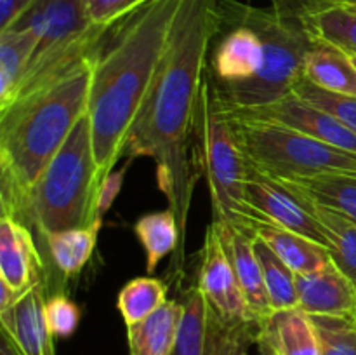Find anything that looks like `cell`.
<instances>
[{"instance_id": "74e56055", "label": "cell", "mask_w": 356, "mask_h": 355, "mask_svg": "<svg viewBox=\"0 0 356 355\" xmlns=\"http://www.w3.org/2000/svg\"><path fill=\"white\" fill-rule=\"evenodd\" d=\"M344 7H348V9L355 10V13H356V2H351V3H348V6H344Z\"/></svg>"}, {"instance_id": "83f0119b", "label": "cell", "mask_w": 356, "mask_h": 355, "mask_svg": "<svg viewBox=\"0 0 356 355\" xmlns=\"http://www.w3.org/2000/svg\"><path fill=\"white\" fill-rule=\"evenodd\" d=\"M167 291L165 282L153 275L129 281L117 298V308L125 326H134L159 310L167 301Z\"/></svg>"}, {"instance_id": "9a60e30c", "label": "cell", "mask_w": 356, "mask_h": 355, "mask_svg": "<svg viewBox=\"0 0 356 355\" xmlns=\"http://www.w3.org/2000/svg\"><path fill=\"white\" fill-rule=\"evenodd\" d=\"M298 308L306 315L356 317V285L330 261L322 270L296 275Z\"/></svg>"}, {"instance_id": "836d02e7", "label": "cell", "mask_w": 356, "mask_h": 355, "mask_svg": "<svg viewBox=\"0 0 356 355\" xmlns=\"http://www.w3.org/2000/svg\"><path fill=\"white\" fill-rule=\"evenodd\" d=\"M351 2H356V0H273V7L301 17L302 14L309 13V10L332 6H348Z\"/></svg>"}, {"instance_id": "d4e9b609", "label": "cell", "mask_w": 356, "mask_h": 355, "mask_svg": "<svg viewBox=\"0 0 356 355\" xmlns=\"http://www.w3.org/2000/svg\"><path fill=\"white\" fill-rule=\"evenodd\" d=\"M301 200L312 211V214L315 216L329 239L330 260L356 285V221L339 214V212L305 200V198Z\"/></svg>"}, {"instance_id": "7a4b0ae2", "label": "cell", "mask_w": 356, "mask_h": 355, "mask_svg": "<svg viewBox=\"0 0 356 355\" xmlns=\"http://www.w3.org/2000/svg\"><path fill=\"white\" fill-rule=\"evenodd\" d=\"M183 0H148L108 30L92 66L87 115L103 181L125 155Z\"/></svg>"}, {"instance_id": "cb8c5ba5", "label": "cell", "mask_w": 356, "mask_h": 355, "mask_svg": "<svg viewBox=\"0 0 356 355\" xmlns=\"http://www.w3.org/2000/svg\"><path fill=\"white\" fill-rule=\"evenodd\" d=\"M101 225L103 221H96L90 226L59 230V232L44 237L52 265L63 278L75 277L89 263L90 256L96 249Z\"/></svg>"}, {"instance_id": "44dd1931", "label": "cell", "mask_w": 356, "mask_h": 355, "mask_svg": "<svg viewBox=\"0 0 356 355\" xmlns=\"http://www.w3.org/2000/svg\"><path fill=\"white\" fill-rule=\"evenodd\" d=\"M134 233L143 244L146 253V274L153 275L160 261L167 254L177 251V256L174 260V268H177L179 275L183 274L184 251L181 244V230L177 223L176 212L170 207L163 211L148 212L141 216L134 223Z\"/></svg>"}, {"instance_id": "f1b7e54d", "label": "cell", "mask_w": 356, "mask_h": 355, "mask_svg": "<svg viewBox=\"0 0 356 355\" xmlns=\"http://www.w3.org/2000/svg\"><path fill=\"white\" fill-rule=\"evenodd\" d=\"M322 355H356V317L309 315Z\"/></svg>"}, {"instance_id": "4fadbf2b", "label": "cell", "mask_w": 356, "mask_h": 355, "mask_svg": "<svg viewBox=\"0 0 356 355\" xmlns=\"http://www.w3.org/2000/svg\"><path fill=\"white\" fill-rule=\"evenodd\" d=\"M45 265L33 235L19 219L0 218V281L26 294L45 278Z\"/></svg>"}, {"instance_id": "e0dca14e", "label": "cell", "mask_w": 356, "mask_h": 355, "mask_svg": "<svg viewBox=\"0 0 356 355\" xmlns=\"http://www.w3.org/2000/svg\"><path fill=\"white\" fill-rule=\"evenodd\" d=\"M256 343L271 355H322L312 319L299 308L271 313L261 322Z\"/></svg>"}, {"instance_id": "1f68e13d", "label": "cell", "mask_w": 356, "mask_h": 355, "mask_svg": "<svg viewBox=\"0 0 356 355\" xmlns=\"http://www.w3.org/2000/svg\"><path fill=\"white\" fill-rule=\"evenodd\" d=\"M146 0H87L89 21L96 26H113Z\"/></svg>"}, {"instance_id": "603a6c76", "label": "cell", "mask_w": 356, "mask_h": 355, "mask_svg": "<svg viewBox=\"0 0 356 355\" xmlns=\"http://www.w3.org/2000/svg\"><path fill=\"white\" fill-rule=\"evenodd\" d=\"M38 42L37 33L28 28L0 31V111L9 106L37 51Z\"/></svg>"}, {"instance_id": "9c48e42d", "label": "cell", "mask_w": 356, "mask_h": 355, "mask_svg": "<svg viewBox=\"0 0 356 355\" xmlns=\"http://www.w3.org/2000/svg\"><path fill=\"white\" fill-rule=\"evenodd\" d=\"M222 110L226 111V115L233 118L280 124L289 129H294L298 132H302L306 136L320 139V141L327 143V145L356 153V134L353 131H350L346 125L341 124L336 117L320 110V108L313 106L312 103H308V101H305L294 93L287 94L285 97L273 101L270 104H263V106H222Z\"/></svg>"}, {"instance_id": "ac0fdd59", "label": "cell", "mask_w": 356, "mask_h": 355, "mask_svg": "<svg viewBox=\"0 0 356 355\" xmlns=\"http://www.w3.org/2000/svg\"><path fill=\"white\" fill-rule=\"evenodd\" d=\"M250 230L294 271L296 275L322 270L330 263L329 249L308 237L261 218H250Z\"/></svg>"}, {"instance_id": "ab89813d", "label": "cell", "mask_w": 356, "mask_h": 355, "mask_svg": "<svg viewBox=\"0 0 356 355\" xmlns=\"http://www.w3.org/2000/svg\"><path fill=\"white\" fill-rule=\"evenodd\" d=\"M351 58H353V56H351ZM353 63H355V66H356V58H353Z\"/></svg>"}, {"instance_id": "4dcf8cb0", "label": "cell", "mask_w": 356, "mask_h": 355, "mask_svg": "<svg viewBox=\"0 0 356 355\" xmlns=\"http://www.w3.org/2000/svg\"><path fill=\"white\" fill-rule=\"evenodd\" d=\"M79 305L70 299L65 292L51 294L45 301V319H47L49 329H51L54 340H65L75 334L80 324Z\"/></svg>"}, {"instance_id": "5b68a950", "label": "cell", "mask_w": 356, "mask_h": 355, "mask_svg": "<svg viewBox=\"0 0 356 355\" xmlns=\"http://www.w3.org/2000/svg\"><path fill=\"white\" fill-rule=\"evenodd\" d=\"M101 181L94 159L89 115H83L28 195L23 223L30 219L42 237L90 226L97 218Z\"/></svg>"}, {"instance_id": "f546056e", "label": "cell", "mask_w": 356, "mask_h": 355, "mask_svg": "<svg viewBox=\"0 0 356 355\" xmlns=\"http://www.w3.org/2000/svg\"><path fill=\"white\" fill-rule=\"evenodd\" d=\"M292 93L312 103L313 106L336 117L341 124L346 125L350 131H353L356 134V96L330 93V90H325L312 84L305 77H301L296 82V86L292 87Z\"/></svg>"}, {"instance_id": "30bf717a", "label": "cell", "mask_w": 356, "mask_h": 355, "mask_svg": "<svg viewBox=\"0 0 356 355\" xmlns=\"http://www.w3.org/2000/svg\"><path fill=\"white\" fill-rule=\"evenodd\" d=\"M245 202L249 207V219L261 218L280 225L296 233L308 237L329 249L325 232L312 214L305 202L292 194L280 180L268 176L247 164Z\"/></svg>"}, {"instance_id": "8992f818", "label": "cell", "mask_w": 356, "mask_h": 355, "mask_svg": "<svg viewBox=\"0 0 356 355\" xmlns=\"http://www.w3.org/2000/svg\"><path fill=\"white\" fill-rule=\"evenodd\" d=\"M198 160L212 200V221H226L250 230L245 202L247 160L232 120L225 113L209 73L202 86L195 118ZM252 232V230H250Z\"/></svg>"}, {"instance_id": "4316f807", "label": "cell", "mask_w": 356, "mask_h": 355, "mask_svg": "<svg viewBox=\"0 0 356 355\" xmlns=\"http://www.w3.org/2000/svg\"><path fill=\"white\" fill-rule=\"evenodd\" d=\"M257 260L263 270L264 287L273 312L298 308V291H296V274L264 244L254 235Z\"/></svg>"}, {"instance_id": "d6986e66", "label": "cell", "mask_w": 356, "mask_h": 355, "mask_svg": "<svg viewBox=\"0 0 356 355\" xmlns=\"http://www.w3.org/2000/svg\"><path fill=\"white\" fill-rule=\"evenodd\" d=\"M181 299H167L141 322L127 327L131 355H172L183 320Z\"/></svg>"}, {"instance_id": "e575fe53", "label": "cell", "mask_w": 356, "mask_h": 355, "mask_svg": "<svg viewBox=\"0 0 356 355\" xmlns=\"http://www.w3.org/2000/svg\"><path fill=\"white\" fill-rule=\"evenodd\" d=\"M33 3L35 0H0V31L9 30Z\"/></svg>"}, {"instance_id": "ba28073f", "label": "cell", "mask_w": 356, "mask_h": 355, "mask_svg": "<svg viewBox=\"0 0 356 355\" xmlns=\"http://www.w3.org/2000/svg\"><path fill=\"white\" fill-rule=\"evenodd\" d=\"M181 303L184 312L172 355H243L257 341L259 324L222 319L197 284L183 289Z\"/></svg>"}, {"instance_id": "2e32d148", "label": "cell", "mask_w": 356, "mask_h": 355, "mask_svg": "<svg viewBox=\"0 0 356 355\" xmlns=\"http://www.w3.org/2000/svg\"><path fill=\"white\" fill-rule=\"evenodd\" d=\"M45 284L35 285L9 310L0 312V324L23 355H56L54 336L45 319Z\"/></svg>"}, {"instance_id": "d590c367", "label": "cell", "mask_w": 356, "mask_h": 355, "mask_svg": "<svg viewBox=\"0 0 356 355\" xmlns=\"http://www.w3.org/2000/svg\"><path fill=\"white\" fill-rule=\"evenodd\" d=\"M23 296L24 294H19V292H16L14 289H10L6 282L0 281V312L9 310L10 306L16 305Z\"/></svg>"}, {"instance_id": "ffe728a7", "label": "cell", "mask_w": 356, "mask_h": 355, "mask_svg": "<svg viewBox=\"0 0 356 355\" xmlns=\"http://www.w3.org/2000/svg\"><path fill=\"white\" fill-rule=\"evenodd\" d=\"M302 77L330 93L356 96V66L353 58L318 38H315L306 52Z\"/></svg>"}, {"instance_id": "d6a6232c", "label": "cell", "mask_w": 356, "mask_h": 355, "mask_svg": "<svg viewBox=\"0 0 356 355\" xmlns=\"http://www.w3.org/2000/svg\"><path fill=\"white\" fill-rule=\"evenodd\" d=\"M127 171V166L120 167L118 171H111L103 181H101L99 191H97V218L103 219L104 214L111 209L115 198L118 197L124 184V174Z\"/></svg>"}, {"instance_id": "7402d4cb", "label": "cell", "mask_w": 356, "mask_h": 355, "mask_svg": "<svg viewBox=\"0 0 356 355\" xmlns=\"http://www.w3.org/2000/svg\"><path fill=\"white\" fill-rule=\"evenodd\" d=\"M282 183L305 200L356 221V173L322 174L302 180H287Z\"/></svg>"}, {"instance_id": "8fae6325", "label": "cell", "mask_w": 356, "mask_h": 355, "mask_svg": "<svg viewBox=\"0 0 356 355\" xmlns=\"http://www.w3.org/2000/svg\"><path fill=\"white\" fill-rule=\"evenodd\" d=\"M197 285L222 319L235 322H256L214 223H211L205 232Z\"/></svg>"}, {"instance_id": "7c38bea8", "label": "cell", "mask_w": 356, "mask_h": 355, "mask_svg": "<svg viewBox=\"0 0 356 355\" xmlns=\"http://www.w3.org/2000/svg\"><path fill=\"white\" fill-rule=\"evenodd\" d=\"M211 52L207 73L218 89L247 82L263 68V40L245 24L222 23L221 33Z\"/></svg>"}, {"instance_id": "3957f363", "label": "cell", "mask_w": 356, "mask_h": 355, "mask_svg": "<svg viewBox=\"0 0 356 355\" xmlns=\"http://www.w3.org/2000/svg\"><path fill=\"white\" fill-rule=\"evenodd\" d=\"M96 56L0 113L2 216L23 221L31 188L87 113Z\"/></svg>"}, {"instance_id": "6da1fadb", "label": "cell", "mask_w": 356, "mask_h": 355, "mask_svg": "<svg viewBox=\"0 0 356 355\" xmlns=\"http://www.w3.org/2000/svg\"><path fill=\"white\" fill-rule=\"evenodd\" d=\"M221 0H183L148 97L127 139V164L149 157L156 183L176 212L181 244L197 176L190 159L198 101L209 68V52L221 33Z\"/></svg>"}, {"instance_id": "8d00e7d4", "label": "cell", "mask_w": 356, "mask_h": 355, "mask_svg": "<svg viewBox=\"0 0 356 355\" xmlns=\"http://www.w3.org/2000/svg\"><path fill=\"white\" fill-rule=\"evenodd\" d=\"M0 355H23L6 331H0Z\"/></svg>"}, {"instance_id": "277c9868", "label": "cell", "mask_w": 356, "mask_h": 355, "mask_svg": "<svg viewBox=\"0 0 356 355\" xmlns=\"http://www.w3.org/2000/svg\"><path fill=\"white\" fill-rule=\"evenodd\" d=\"M221 17L222 23H240L252 28L264 45L263 68L254 79L225 89L214 86L222 106H263L291 94L302 77L306 52L315 42L301 17L275 7L261 9L238 0H221Z\"/></svg>"}, {"instance_id": "484cf974", "label": "cell", "mask_w": 356, "mask_h": 355, "mask_svg": "<svg viewBox=\"0 0 356 355\" xmlns=\"http://www.w3.org/2000/svg\"><path fill=\"white\" fill-rule=\"evenodd\" d=\"M309 33L356 58V13L344 6L322 7L301 16Z\"/></svg>"}, {"instance_id": "52a82bcc", "label": "cell", "mask_w": 356, "mask_h": 355, "mask_svg": "<svg viewBox=\"0 0 356 355\" xmlns=\"http://www.w3.org/2000/svg\"><path fill=\"white\" fill-rule=\"evenodd\" d=\"M229 120L247 164L275 180L356 173V153L353 152L327 145L280 124L233 117Z\"/></svg>"}, {"instance_id": "60d3db41", "label": "cell", "mask_w": 356, "mask_h": 355, "mask_svg": "<svg viewBox=\"0 0 356 355\" xmlns=\"http://www.w3.org/2000/svg\"><path fill=\"white\" fill-rule=\"evenodd\" d=\"M146 2H148V0H146Z\"/></svg>"}, {"instance_id": "5bb4252c", "label": "cell", "mask_w": 356, "mask_h": 355, "mask_svg": "<svg viewBox=\"0 0 356 355\" xmlns=\"http://www.w3.org/2000/svg\"><path fill=\"white\" fill-rule=\"evenodd\" d=\"M212 223L218 226L221 244L225 247L229 263H232L233 271H235L240 289L245 296L250 313H252L254 320L261 326V322L273 313V308H271L270 299H268L263 270H261L256 247H254V232L240 228L233 223Z\"/></svg>"}, {"instance_id": "f35d334b", "label": "cell", "mask_w": 356, "mask_h": 355, "mask_svg": "<svg viewBox=\"0 0 356 355\" xmlns=\"http://www.w3.org/2000/svg\"><path fill=\"white\" fill-rule=\"evenodd\" d=\"M243 355H247V354H243ZM259 355H271V354H268V352H261Z\"/></svg>"}]
</instances>
